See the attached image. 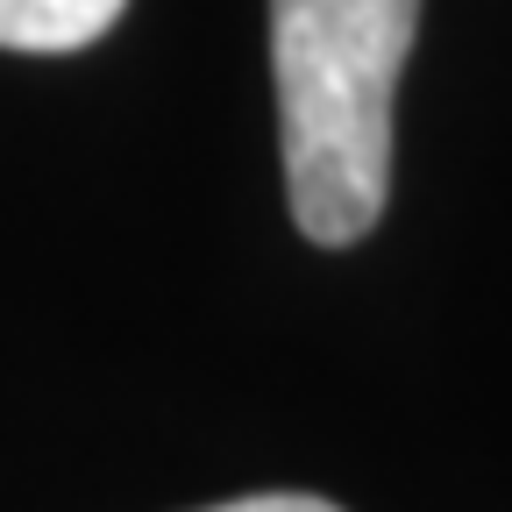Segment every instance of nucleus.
I'll return each instance as SVG.
<instances>
[{
    "instance_id": "f257e3e1",
    "label": "nucleus",
    "mask_w": 512,
    "mask_h": 512,
    "mask_svg": "<svg viewBox=\"0 0 512 512\" xmlns=\"http://www.w3.org/2000/svg\"><path fill=\"white\" fill-rule=\"evenodd\" d=\"M420 0H271V72L292 221L349 249L392 200V100Z\"/></svg>"
},
{
    "instance_id": "f03ea898",
    "label": "nucleus",
    "mask_w": 512,
    "mask_h": 512,
    "mask_svg": "<svg viewBox=\"0 0 512 512\" xmlns=\"http://www.w3.org/2000/svg\"><path fill=\"white\" fill-rule=\"evenodd\" d=\"M128 0H0V50H86L121 22Z\"/></svg>"
},
{
    "instance_id": "7ed1b4c3",
    "label": "nucleus",
    "mask_w": 512,
    "mask_h": 512,
    "mask_svg": "<svg viewBox=\"0 0 512 512\" xmlns=\"http://www.w3.org/2000/svg\"><path fill=\"white\" fill-rule=\"evenodd\" d=\"M207 512H342V505L306 498V491H256V498H228V505H207Z\"/></svg>"
}]
</instances>
